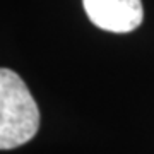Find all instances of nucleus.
Masks as SVG:
<instances>
[{
  "mask_svg": "<svg viewBox=\"0 0 154 154\" xmlns=\"http://www.w3.org/2000/svg\"><path fill=\"white\" fill-rule=\"evenodd\" d=\"M39 128V110L26 82L11 69H0V149L29 142Z\"/></svg>",
  "mask_w": 154,
  "mask_h": 154,
  "instance_id": "1",
  "label": "nucleus"
},
{
  "mask_svg": "<svg viewBox=\"0 0 154 154\" xmlns=\"http://www.w3.org/2000/svg\"><path fill=\"white\" fill-rule=\"evenodd\" d=\"M94 26L110 33H130L142 24V0H82Z\"/></svg>",
  "mask_w": 154,
  "mask_h": 154,
  "instance_id": "2",
  "label": "nucleus"
}]
</instances>
